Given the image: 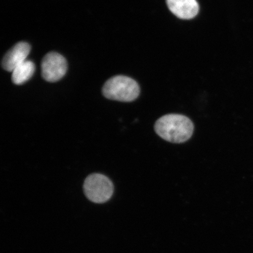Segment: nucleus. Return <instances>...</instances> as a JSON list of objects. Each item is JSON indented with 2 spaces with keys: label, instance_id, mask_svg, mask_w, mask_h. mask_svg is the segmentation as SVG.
Returning a JSON list of instances; mask_svg holds the SVG:
<instances>
[{
  "label": "nucleus",
  "instance_id": "1",
  "mask_svg": "<svg viewBox=\"0 0 253 253\" xmlns=\"http://www.w3.org/2000/svg\"><path fill=\"white\" fill-rule=\"evenodd\" d=\"M155 131L164 140L181 144L189 140L194 131V123L185 116L169 114L161 117L154 126Z\"/></svg>",
  "mask_w": 253,
  "mask_h": 253
},
{
  "label": "nucleus",
  "instance_id": "2",
  "mask_svg": "<svg viewBox=\"0 0 253 253\" xmlns=\"http://www.w3.org/2000/svg\"><path fill=\"white\" fill-rule=\"evenodd\" d=\"M102 91L107 99L131 102L138 97L140 88L134 79L125 76H116L106 82Z\"/></svg>",
  "mask_w": 253,
  "mask_h": 253
},
{
  "label": "nucleus",
  "instance_id": "3",
  "mask_svg": "<svg viewBox=\"0 0 253 253\" xmlns=\"http://www.w3.org/2000/svg\"><path fill=\"white\" fill-rule=\"evenodd\" d=\"M84 189L85 195L90 201L94 203L103 204L112 197L114 186L106 176L93 173L85 179Z\"/></svg>",
  "mask_w": 253,
  "mask_h": 253
},
{
  "label": "nucleus",
  "instance_id": "4",
  "mask_svg": "<svg viewBox=\"0 0 253 253\" xmlns=\"http://www.w3.org/2000/svg\"><path fill=\"white\" fill-rule=\"evenodd\" d=\"M42 76L45 81L56 82L61 79L68 69V63L66 59L56 52L47 53L41 63Z\"/></svg>",
  "mask_w": 253,
  "mask_h": 253
},
{
  "label": "nucleus",
  "instance_id": "5",
  "mask_svg": "<svg viewBox=\"0 0 253 253\" xmlns=\"http://www.w3.org/2000/svg\"><path fill=\"white\" fill-rule=\"evenodd\" d=\"M31 47L29 43L20 42L12 47L6 53L2 61L3 69L8 72H12L26 61L27 56L30 54Z\"/></svg>",
  "mask_w": 253,
  "mask_h": 253
},
{
  "label": "nucleus",
  "instance_id": "6",
  "mask_svg": "<svg viewBox=\"0 0 253 253\" xmlns=\"http://www.w3.org/2000/svg\"><path fill=\"white\" fill-rule=\"evenodd\" d=\"M168 7L172 13L183 20L196 17L199 7L197 0H166Z\"/></svg>",
  "mask_w": 253,
  "mask_h": 253
},
{
  "label": "nucleus",
  "instance_id": "7",
  "mask_svg": "<svg viewBox=\"0 0 253 253\" xmlns=\"http://www.w3.org/2000/svg\"><path fill=\"white\" fill-rule=\"evenodd\" d=\"M36 70V66L34 62L26 60L18 66L12 74V81L15 84L20 85L29 81L33 77Z\"/></svg>",
  "mask_w": 253,
  "mask_h": 253
}]
</instances>
